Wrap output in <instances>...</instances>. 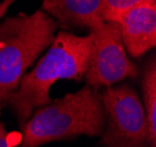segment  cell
<instances>
[{"label":"cell","mask_w":156,"mask_h":147,"mask_svg":"<svg viewBox=\"0 0 156 147\" xmlns=\"http://www.w3.org/2000/svg\"><path fill=\"white\" fill-rule=\"evenodd\" d=\"M140 1L141 0H101L103 19L106 22H114L121 13Z\"/></svg>","instance_id":"9c48e42d"},{"label":"cell","mask_w":156,"mask_h":147,"mask_svg":"<svg viewBox=\"0 0 156 147\" xmlns=\"http://www.w3.org/2000/svg\"><path fill=\"white\" fill-rule=\"evenodd\" d=\"M142 105L148 128L149 146L156 147V57L150 55L141 70Z\"/></svg>","instance_id":"ba28073f"},{"label":"cell","mask_w":156,"mask_h":147,"mask_svg":"<svg viewBox=\"0 0 156 147\" xmlns=\"http://www.w3.org/2000/svg\"><path fill=\"white\" fill-rule=\"evenodd\" d=\"M2 105H4V104H2V102L0 101V110H1V108H2Z\"/></svg>","instance_id":"8fae6325"},{"label":"cell","mask_w":156,"mask_h":147,"mask_svg":"<svg viewBox=\"0 0 156 147\" xmlns=\"http://www.w3.org/2000/svg\"><path fill=\"white\" fill-rule=\"evenodd\" d=\"M114 24L126 51L134 58L142 57L156 46V0H141L121 13Z\"/></svg>","instance_id":"8992f818"},{"label":"cell","mask_w":156,"mask_h":147,"mask_svg":"<svg viewBox=\"0 0 156 147\" xmlns=\"http://www.w3.org/2000/svg\"><path fill=\"white\" fill-rule=\"evenodd\" d=\"M105 122L100 91L85 85L34 110L21 125L19 147H39L79 135L100 137Z\"/></svg>","instance_id":"7a4b0ae2"},{"label":"cell","mask_w":156,"mask_h":147,"mask_svg":"<svg viewBox=\"0 0 156 147\" xmlns=\"http://www.w3.org/2000/svg\"><path fill=\"white\" fill-rule=\"evenodd\" d=\"M58 24L42 9L0 22V101L18 89L21 77L55 39Z\"/></svg>","instance_id":"3957f363"},{"label":"cell","mask_w":156,"mask_h":147,"mask_svg":"<svg viewBox=\"0 0 156 147\" xmlns=\"http://www.w3.org/2000/svg\"><path fill=\"white\" fill-rule=\"evenodd\" d=\"M18 142L14 139L13 133H8L6 127L0 122V147H16Z\"/></svg>","instance_id":"30bf717a"},{"label":"cell","mask_w":156,"mask_h":147,"mask_svg":"<svg viewBox=\"0 0 156 147\" xmlns=\"http://www.w3.org/2000/svg\"><path fill=\"white\" fill-rule=\"evenodd\" d=\"M42 11L64 29L92 31L104 22L101 0H43Z\"/></svg>","instance_id":"52a82bcc"},{"label":"cell","mask_w":156,"mask_h":147,"mask_svg":"<svg viewBox=\"0 0 156 147\" xmlns=\"http://www.w3.org/2000/svg\"><path fill=\"white\" fill-rule=\"evenodd\" d=\"M91 35H75L59 31L46 54L29 72L21 77L18 89L5 99L22 125L33 111L50 103V89L59 79L82 81L87 69Z\"/></svg>","instance_id":"6da1fadb"},{"label":"cell","mask_w":156,"mask_h":147,"mask_svg":"<svg viewBox=\"0 0 156 147\" xmlns=\"http://www.w3.org/2000/svg\"><path fill=\"white\" fill-rule=\"evenodd\" d=\"M105 111L103 147H150L144 110L137 91L120 82L100 92Z\"/></svg>","instance_id":"277c9868"},{"label":"cell","mask_w":156,"mask_h":147,"mask_svg":"<svg viewBox=\"0 0 156 147\" xmlns=\"http://www.w3.org/2000/svg\"><path fill=\"white\" fill-rule=\"evenodd\" d=\"M89 34L92 42L83 78L86 85L96 89L106 88L139 75V68L127 56L119 28L114 22L104 21Z\"/></svg>","instance_id":"5b68a950"}]
</instances>
